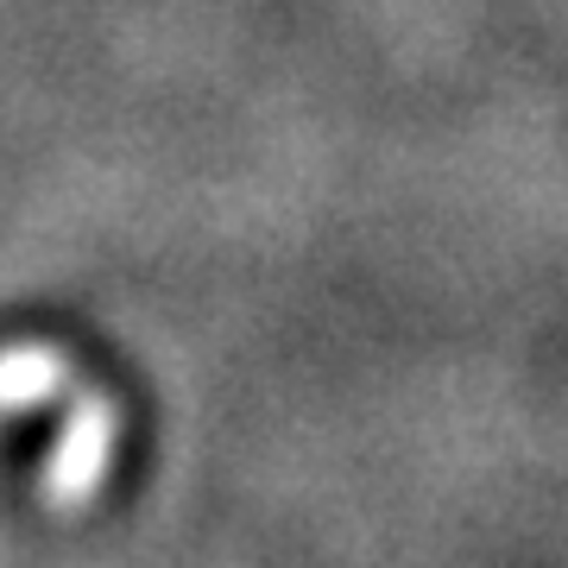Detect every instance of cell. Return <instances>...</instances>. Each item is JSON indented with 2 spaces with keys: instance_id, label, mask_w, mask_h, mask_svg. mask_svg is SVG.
<instances>
[{
  "instance_id": "1",
  "label": "cell",
  "mask_w": 568,
  "mask_h": 568,
  "mask_svg": "<svg viewBox=\"0 0 568 568\" xmlns=\"http://www.w3.org/2000/svg\"><path fill=\"white\" fill-rule=\"evenodd\" d=\"M63 405V424L51 436V455L39 467V487L51 511H82L102 493L108 467H114V410L89 386H77L63 361L39 347H13L0 354V410H44Z\"/></svg>"
}]
</instances>
